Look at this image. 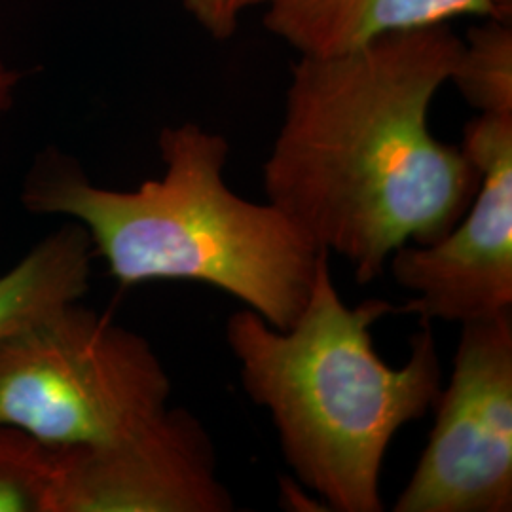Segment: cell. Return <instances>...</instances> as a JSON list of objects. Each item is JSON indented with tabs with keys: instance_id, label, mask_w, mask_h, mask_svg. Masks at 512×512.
I'll return each instance as SVG.
<instances>
[{
	"instance_id": "6da1fadb",
	"label": "cell",
	"mask_w": 512,
	"mask_h": 512,
	"mask_svg": "<svg viewBox=\"0 0 512 512\" xmlns=\"http://www.w3.org/2000/svg\"><path fill=\"white\" fill-rule=\"evenodd\" d=\"M459 48L440 25L294 63L264 192L361 285L406 243L444 238L475 198V165L429 128Z\"/></svg>"
},
{
	"instance_id": "7a4b0ae2",
	"label": "cell",
	"mask_w": 512,
	"mask_h": 512,
	"mask_svg": "<svg viewBox=\"0 0 512 512\" xmlns=\"http://www.w3.org/2000/svg\"><path fill=\"white\" fill-rule=\"evenodd\" d=\"M164 175L135 190L90 183L61 156L29 173L21 203L33 215L80 222L120 287L196 281L289 330L310 298L321 251L270 202L238 196L224 181L230 145L198 124L162 129Z\"/></svg>"
},
{
	"instance_id": "3957f363",
	"label": "cell",
	"mask_w": 512,
	"mask_h": 512,
	"mask_svg": "<svg viewBox=\"0 0 512 512\" xmlns=\"http://www.w3.org/2000/svg\"><path fill=\"white\" fill-rule=\"evenodd\" d=\"M323 249L310 298L289 330L249 308L230 315L226 342L253 403L272 414L296 478L327 509L380 512V478L393 437L433 408L442 389L429 321L410 338L401 368L374 349L372 325L397 310L385 300L349 308L334 287Z\"/></svg>"
},
{
	"instance_id": "277c9868",
	"label": "cell",
	"mask_w": 512,
	"mask_h": 512,
	"mask_svg": "<svg viewBox=\"0 0 512 512\" xmlns=\"http://www.w3.org/2000/svg\"><path fill=\"white\" fill-rule=\"evenodd\" d=\"M171 380L147 338L80 300L0 338V425L50 448L126 437L160 416Z\"/></svg>"
},
{
	"instance_id": "5b68a950",
	"label": "cell",
	"mask_w": 512,
	"mask_h": 512,
	"mask_svg": "<svg viewBox=\"0 0 512 512\" xmlns=\"http://www.w3.org/2000/svg\"><path fill=\"white\" fill-rule=\"evenodd\" d=\"M395 512L512 511V311L461 325L452 378Z\"/></svg>"
},
{
	"instance_id": "8992f818",
	"label": "cell",
	"mask_w": 512,
	"mask_h": 512,
	"mask_svg": "<svg viewBox=\"0 0 512 512\" xmlns=\"http://www.w3.org/2000/svg\"><path fill=\"white\" fill-rule=\"evenodd\" d=\"M461 150L478 171L475 198L431 245L406 243L391 258L395 281L416 294L401 313L471 323L512 311V114H482Z\"/></svg>"
},
{
	"instance_id": "52a82bcc",
	"label": "cell",
	"mask_w": 512,
	"mask_h": 512,
	"mask_svg": "<svg viewBox=\"0 0 512 512\" xmlns=\"http://www.w3.org/2000/svg\"><path fill=\"white\" fill-rule=\"evenodd\" d=\"M54 450V512L234 511L213 440L184 408L105 444Z\"/></svg>"
},
{
	"instance_id": "ba28073f",
	"label": "cell",
	"mask_w": 512,
	"mask_h": 512,
	"mask_svg": "<svg viewBox=\"0 0 512 512\" xmlns=\"http://www.w3.org/2000/svg\"><path fill=\"white\" fill-rule=\"evenodd\" d=\"M511 16L512 0H272L264 25L300 55H325L454 19Z\"/></svg>"
},
{
	"instance_id": "9c48e42d",
	"label": "cell",
	"mask_w": 512,
	"mask_h": 512,
	"mask_svg": "<svg viewBox=\"0 0 512 512\" xmlns=\"http://www.w3.org/2000/svg\"><path fill=\"white\" fill-rule=\"evenodd\" d=\"M95 258L88 230L65 222L0 275V338L80 300L90 289Z\"/></svg>"
},
{
	"instance_id": "30bf717a",
	"label": "cell",
	"mask_w": 512,
	"mask_h": 512,
	"mask_svg": "<svg viewBox=\"0 0 512 512\" xmlns=\"http://www.w3.org/2000/svg\"><path fill=\"white\" fill-rule=\"evenodd\" d=\"M450 82L482 114H512L511 21L484 19L461 40Z\"/></svg>"
},
{
	"instance_id": "8fae6325",
	"label": "cell",
	"mask_w": 512,
	"mask_h": 512,
	"mask_svg": "<svg viewBox=\"0 0 512 512\" xmlns=\"http://www.w3.org/2000/svg\"><path fill=\"white\" fill-rule=\"evenodd\" d=\"M55 450L0 425V512H54Z\"/></svg>"
},
{
	"instance_id": "7c38bea8",
	"label": "cell",
	"mask_w": 512,
	"mask_h": 512,
	"mask_svg": "<svg viewBox=\"0 0 512 512\" xmlns=\"http://www.w3.org/2000/svg\"><path fill=\"white\" fill-rule=\"evenodd\" d=\"M272 0H184V8L203 29L217 40L234 37L239 19L258 6H268Z\"/></svg>"
},
{
	"instance_id": "4fadbf2b",
	"label": "cell",
	"mask_w": 512,
	"mask_h": 512,
	"mask_svg": "<svg viewBox=\"0 0 512 512\" xmlns=\"http://www.w3.org/2000/svg\"><path fill=\"white\" fill-rule=\"evenodd\" d=\"M21 74L12 69L2 57H0V120L12 110L18 95Z\"/></svg>"
}]
</instances>
